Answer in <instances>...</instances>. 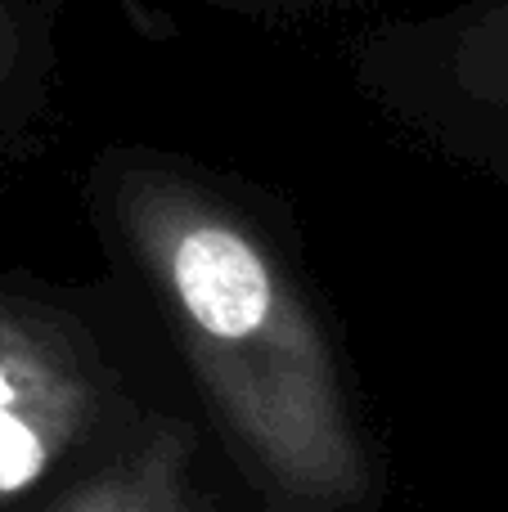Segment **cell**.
<instances>
[{"instance_id":"obj_2","label":"cell","mask_w":508,"mask_h":512,"mask_svg":"<svg viewBox=\"0 0 508 512\" xmlns=\"http://www.w3.org/2000/svg\"><path fill=\"white\" fill-rule=\"evenodd\" d=\"M14 382L9 373H0V495H14L41 472L45 445L36 436V427L14 409Z\"/></svg>"},{"instance_id":"obj_1","label":"cell","mask_w":508,"mask_h":512,"mask_svg":"<svg viewBox=\"0 0 508 512\" xmlns=\"http://www.w3.org/2000/svg\"><path fill=\"white\" fill-rule=\"evenodd\" d=\"M180 306L189 310L203 333L239 342V337L257 333L266 324L270 310V270L257 256L248 239H239L234 230H194L189 239H180L176 265Z\"/></svg>"}]
</instances>
